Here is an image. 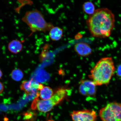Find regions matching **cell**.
Returning a JSON list of instances; mask_svg holds the SVG:
<instances>
[{
	"label": "cell",
	"mask_w": 121,
	"mask_h": 121,
	"mask_svg": "<svg viewBox=\"0 0 121 121\" xmlns=\"http://www.w3.org/2000/svg\"><path fill=\"white\" fill-rule=\"evenodd\" d=\"M54 92L52 89L48 86H44L39 93V96L42 100H47L51 98Z\"/></svg>",
	"instance_id": "11"
},
{
	"label": "cell",
	"mask_w": 121,
	"mask_h": 121,
	"mask_svg": "<svg viewBox=\"0 0 121 121\" xmlns=\"http://www.w3.org/2000/svg\"><path fill=\"white\" fill-rule=\"evenodd\" d=\"M99 115L102 121H121V103H109L101 109Z\"/></svg>",
	"instance_id": "5"
},
{
	"label": "cell",
	"mask_w": 121,
	"mask_h": 121,
	"mask_svg": "<svg viewBox=\"0 0 121 121\" xmlns=\"http://www.w3.org/2000/svg\"><path fill=\"white\" fill-rule=\"evenodd\" d=\"M67 94V90L59 89L54 92L51 98L47 100L36 99V108L39 111L46 113L50 111L55 106L64 99Z\"/></svg>",
	"instance_id": "4"
},
{
	"label": "cell",
	"mask_w": 121,
	"mask_h": 121,
	"mask_svg": "<svg viewBox=\"0 0 121 121\" xmlns=\"http://www.w3.org/2000/svg\"><path fill=\"white\" fill-rule=\"evenodd\" d=\"M74 49L78 55L82 57L88 56L91 54L92 52V49L90 45L84 42L76 44Z\"/></svg>",
	"instance_id": "8"
},
{
	"label": "cell",
	"mask_w": 121,
	"mask_h": 121,
	"mask_svg": "<svg viewBox=\"0 0 121 121\" xmlns=\"http://www.w3.org/2000/svg\"><path fill=\"white\" fill-rule=\"evenodd\" d=\"M82 9L85 13L90 16L93 14L96 10L94 4L90 1L85 2L83 4Z\"/></svg>",
	"instance_id": "12"
},
{
	"label": "cell",
	"mask_w": 121,
	"mask_h": 121,
	"mask_svg": "<svg viewBox=\"0 0 121 121\" xmlns=\"http://www.w3.org/2000/svg\"><path fill=\"white\" fill-rule=\"evenodd\" d=\"M3 74L2 71L0 69V78H1Z\"/></svg>",
	"instance_id": "17"
},
{
	"label": "cell",
	"mask_w": 121,
	"mask_h": 121,
	"mask_svg": "<svg viewBox=\"0 0 121 121\" xmlns=\"http://www.w3.org/2000/svg\"><path fill=\"white\" fill-rule=\"evenodd\" d=\"M4 90L3 85L1 82H0V95L2 93Z\"/></svg>",
	"instance_id": "16"
},
{
	"label": "cell",
	"mask_w": 121,
	"mask_h": 121,
	"mask_svg": "<svg viewBox=\"0 0 121 121\" xmlns=\"http://www.w3.org/2000/svg\"><path fill=\"white\" fill-rule=\"evenodd\" d=\"M115 69L112 58L110 57H104L91 69L89 77L96 86L107 85Z\"/></svg>",
	"instance_id": "2"
},
{
	"label": "cell",
	"mask_w": 121,
	"mask_h": 121,
	"mask_svg": "<svg viewBox=\"0 0 121 121\" xmlns=\"http://www.w3.org/2000/svg\"><path fill=\"white\" fill-rule=\"evenodd\" d=\"M63 34L62 29L58 27H54L50 30L49 33L50 38L54 41L60 40L62 37Z\"/></svg>",
	"instance_id": "10"
},
{
	"label": "cell",
	"mask_w": 121,
	"mask_h": 121,
	"mask_svg": "<svg viewBox=\"0 0 121 121\" xmlns=\"http://www.w3.org/2000/svg\"><path fill=\"white\" fill-rule=\"evenodd\" d=\"M11 78L13 80L16 81H21L24 77V74L22 71L19 69H14L11 73Z\"/></svg>",
	"instance_id": "13"
},
{
	"label": "cell",
	"mask_w": 121,
	"mask_h": 121,
	"mask_svg": "<svg viewBox=\"0 0 121 121\" xmlns=\"http://www.w3.org/2000/svg\"><path fill=\"white\" fill-rule=\"evenodd\" d=\"M115 18L111 10L106 8L95 10L86 22L91 35L95 37L106 38L111 35L115 27Z\"/></svg>",
	"instance_id": "1"
},
{
	"label": "cell",
	"mask_w": 121,
	"mask_h": 121,
	"mask_svg": "<svg viewBox=\"0 0 121 121\" xmlns=\"http://www.w3.org/2000/svg\"><path fill=\"white\" fill-rule=\"evenodd\" d=\"M8 48L10 52L13 53H18L23 49L22 42L16 39L13 40L9 43Z\"/></svg>",
	"instance_id": "9"
},
{
	"label": "cell",
	"mask_w": 121,
	"mask_h": 121,
	"mask_svg": "<svg viewBox=\"0 0 121 121\" xmlns=\"http://www.w3.org/2000/svg\"><path fill=\"white\" fill-rule=\"evenodd\" d=\"M116 73L118 76L121 77V65H119L118 66Z\"/></svg>",
	"instance_id": "15"
},
{
	"label": "cell",
	"mask_w": 121,
	"mask_h": 121,
	"mask_svg": "<svg viewBox=\"0 0 121 121\" xmlns=\"http://www.w3.org/2000/svg\"><path fill=\"white\" fill-rule=\"evenodd\" d=\"M22 20L29 27L31 32L30 36L37 31L46 32L54 27L52 23L46 22L41 12L36 9L26 12Z\"/></svg>",
	"instance_id": "3"
},
{
	"label": "cell",
	"mask_w": 121,
	"mask_h": 121,
	"mask_svg": "<svg viewBox=\"0 0 121 121\" xmlns=\"http://www.w3.org/2000/svg\"><path fill=\"white\" fill-rule=\"evenodd\" d=\"M79 93L83 96H95L96 93V86L92 81L82 80L80 81Z\"/></svg>",
	"instance_id": "7"
},
{
	"label": "cell",
	"mask_w": 121,
	"mask_h": 121,
	"mask_svg": "<svg viewBox=\"0 0 121 121\" xmlns=\"http://www.w3.org/2000/svg\"><path fill=\"white\" fill-rule=\"evenodd\" d=\"M70 116L73 121H96L97 119L96 112L92 110H74Z\"/></svg>",
	"instance_id": "6"
},
{
	"label": "cell",
	"mask_w": 121,
	"mask_h": 121,
	"mask_svg": "<svg viewBox=\"0 0 121 121\" xmlns=\"http://www.w3.org/2000/svg\"><path fill=\"white\" fill-rule=\"evenodd\" d=\"M21 90L24 91L27 94L31 93L33 92L32 90L30 81H25L22 82L21 86Z\"/></svg>",
	"instance_id": "14"
}]
</instances>
